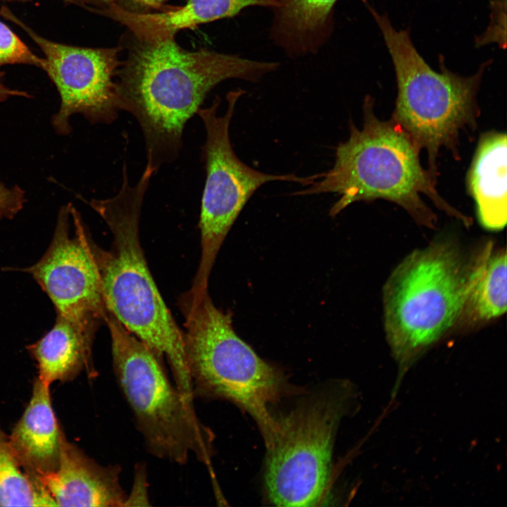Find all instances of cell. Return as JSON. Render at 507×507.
I'll use <instances>...</instances> for the list:
<instances>
[{"instance_id":"cell-12","label":"cell","mask_w":507,"mask_h":507,"mask_svg":"<svg viewBox=\"0 0 507 507\" xmlns=\"http://www.w3.org/2000/svg\"><path fill=\"white\" fill-rule=\"evenodd\" d=\"M118 465H102L63 435L56 470L39 478L56 506L121 507L127 495Z\"/></svg>"},{"instance_id":"cell-10","label":"cell","mask_w":507,"mask_h":507,"mask_svg":"<svg viewBox=\"0 0 507 507\" xmlns=\"http://www.w3.org/2000/svg\"><path fill=\"white\" fill-rule=\"evenodd\" d=\"M2 14L18 25L44 54L46 73L61 99L51 123L59 134L71 131L70 118L79 113L91 124H111L118 117V48H87L50 41L35 32L8 10Z\"/></svg>"},{"instance_id":"cell-11","label":"cell","mask_w":507,"mask_h":507,"mask_svg":"<svg viewBox=\"0 0 507 507\" xmlns=\"http://www.w3.org/2000/svg\"><path fill=\"white\" fill-rule=\"evenodd\" d=\"M52 302L56 315L95 330L106 318L97 265L77 211L68 204L58 215L51 243L41 258L22 269Z\"/></svg>"},{"instance_id":"cell-14","label":"cell","mask_w":507,"mask_h":507,"mask_svg":"<svg viewBox=\"0 0 507 507\" xmlns=\"http://www.w3.org/2000/svg\"><path fill=\"white\" fill-rule=\"evenodd\" d=\"M269 35L290 58L317 54L331 39L339 0H275Z\"/></svg>"},{"instance_id":"cell-16","label":"cell","mask_w":507,"mask_h":507,"mask_svg":"<svg viewBox=\"0 0 507 507\" xmlns=\"http://www.w3.org/2000/svg\"><path fill=\"white\" fill-rule=\"evenodd\" d=\"M506 134H483L467 177L480 225L488 231L502 230L507 221Z\"/></svg>"},{"instance_id":"cell-21","label":"cell","mask_w":507,"mask_h":507,"mask_svg":"<svg viewBox=\"0 0 507 507\" xmlns=\"http://www.w3.org/2000/svg\"><path fill=\"white\" fill-rule=\"evenodd\" d=\"M25 192L19 186L7 187L0 182V218L13 219L23 208Z\"/></svg>"},{"instance_id":"cell-4","label":"cell","mask_w":507,"mask_h":507,"mask_svg":"<svg viewBox=\"0 0 507 507\" xmlns=\"http://www.w3.org/2000/svg\"><path fill=\"white\" fill-rule=\"evenodd\" d=\"M180 303L194 397L228 401L247 412L270 449L279 424L268 406L285 394L282 373L237 334L231 313L218 308L208 292L199 296L187 292Z\"/></svg>"},{"instance_id":"cell-3","label":"cell","mask_w":507,"mask_h":507,"mask_svg":"<svg viewBox=\"0 0 507 507\" xmlns=\"http://www.w3.org/2000/svg\"><path fill=\"white\" fill-rule=\"evenodd\" d=\"M373 99L363 104V126L351 120L349 139L336 147L335 162L305 189L292 195L336 193L339 199L330 210L334 217L352 203L377 199L403 208L419 225L434 228L437 217L421 199L428 196L439 208L467 227L471 219L451 206L435 189L436 176L423 168L420 149L392 119L381 120L373 111Z\"/></svg>"},{"instance_id":"cell-15","label":"cell","mask_w":507,"mask_h":507,"mask_svg":"<svg viewBox=\"0 0 507 507\" xmlns=\"http://www.w3.org/2000/svg\"><path fill=\"white\" fill-rule=\"evenodd\" d=\"M275 5V0H187L182 6L161 13L132 11L115 4L103 13L126 26L135 38L151 39L175 37L180 30L231 18L249 7L271 10Z\"/></svg>"},{"instance_id":"cell-6","label":"cell","mask_w":507,"mask_h":507,"mask_svg":"<svg viewBox=\"0 0 507 507\" xmlns=\"http://www.w3.org/2000/svg\"><path fill=\"white\" fill-rule=\"evenodd\" d=\"M377 23L394 65L398 94L392 119L427 152L429 170L437 175L441 148L458 158L462 130H474L479 115L477 94L491 60L470 76L449 70L440 58V72L427 63L415 49L409 30H398L385 14L365 3Z\"/></svg>"},{"instance_id":"cell-13","label":"cell","mask_w":507,"mask_h":507,"mask_svg":"<svg viewBox=\"0 0 507 507\" xmlns=\"http://www.w3.org/2000/svg\"><path fill=\"white\" fill-rule=\"evenodd\" d=\"M49 387L35 379L30 402L8 436L21 466L37 480L57 468L64 435L53 410Z\"/></svg>"},{"instance_id":"cell-2","label":"cell","mask_w":507,"mask_h":507,"mask_svg":"<svg viewBox=\"0 0 507 507\" xmlns=\"http://www.w3.org/2000/svg\"><path fill=\"white\" fill-rule=\"evenodd\" d=\"M153 174L146 165L139 181L132 185L124 163L118 192L112 197L89 202L113 237L109 251L101 249L92 241L91 249L108 311L158 357L167 359L175 384L192 400L183 333L157 289L139 241L142 208Z\"/></svg>"},{"instance_id":"cell-5","label":"cell","mask_w":507,"mask_h":507,"mask_svg":"<svg viewBox=\"0 0 507 507\" xmlns=\"http://www.w3.org/2000/svg\"><path fill=\"white\" fill-rule=\"evenodd\" d=\"M470 258L450 239L409 254L383 287V321L392 354L403 375L458 322Z\"/></svg>"},{"instance_id":"cell-1","label":"cell","mask_w":507,"mask_h":507,"mask_svg":"<svg viewBox=\"0 0 507 507\" xmlns=\"http://www.w3.org/2000/svg\"><path fill=\"white\" fill-rule=\"evenodd\" d=\"M280 65L204 49L188 51L175 37L136 38L116 73L118 107L138 122L146 165L156 173L178 157L187 123L215 86L230 79L258 82Z\"/></svg>"},{"instance_id":"cell-20","label":"cell","mask_w":507,"mask_h":507,"mask_svg":"<svg viewBox=\"0 0 507 507\" xmlns=\"http://www.w3.org/2000/svg\"><path fill=\"white\" fill-rule=\"evenodd\" d=\"M18 63L35 65L44 70L46 60L35 54L8 26L0 21V82L4 75L1 68Z\"/></svg>"},{"instance_id":"cell-18","label":"cell","mask_w":507,"mask_h":507,"mask_svg":"<svg viewBox=\"0 0 507 507\" xmlns=\"http://www.w3.org/2000/svg\"><path fill=\"white\" fill-rule=\"evenodd\" d=\"M506 251L488 242L470 258L465 299L456 327H474L505 313Z\"/></svg>"},{"instance_id":"cell-23","label":"cell","mask_w":507,"mask_h":507,"mask_svg":"<svg viewBox=\"0 0 507 507\" xmlns=\"http://www.w3.org/2000/svg\"><path fill=\"white\" fill-rule=\"evenodd\" d=\"M145 5L146 6H150L153 8H158L162 3L166 0H132Z\"/></svg>"},{"instance_id":"cell-17","label":"cell","mask_w":507,"mask_h":507,"mask_svg":"<svg viewBox=\"0 0 507 507\" xmlns=\"http://www.w3.org/2000/svg\"><path fill=\"white\" fill-rule=\"evenodd\" d=\"M94 330L56 315L51 330L27 350L36 361L38 378L48 385L73 380L84 371L96 375L92 358Z\"/></svg>"},{"instance_id":"cell-8","label":"cell","mask_w":507,"mask_h":507,"mask_svg":"<svg viewBox=\"0 0 507 507\" xmlns=\"http://www.w3.org/2000/svg\"><path fill=\"white\" fill-rule=\"evenodd\" d=\"M353 393L339 384L314 394L277 419L279 432L268 450L264 480L277 506H313L326 489L334 436Z\"/></svg>"},{"instance_id":"cell-7","label":"cell","mask_w":507,"mask_h":507,"mask_svg":"<svg viewBox=\"0 0 507 507\" xmlns=\"http://www.w3.org/2000/svg\"><path fill=\"white\" fill-rule=\"evenodd\" d=\"M113 366L118 386L148 451L180 465L192 455L208 465L213 436L193 401L172 384L158 356L108 311Z\"/></svg>"},{"instance_id":"cell-9","label":"cell","mask_w":507,"mask_h":507,"mask_svg":"<svg viewBox=\"0 0 507 507\" xmlns=\"http://www.w3.org/2000/svg\"><path fill=\"white\" fill-rule=\"evenodd\" d=\"M244 93L240 89L227 93V107L223 115L217 114L221 102L219 96L209 107H201L196 112L204 123L206 137L201 147L206 170L199 223L201 254L189 290L194 294L208 292L210 274L221 245L245 204L258 188L273 181L292 182L308 187L323 175V173L307 177L265 173L249 167L237 157L231 144L229 130L235 106Z\"/></svg>"},{"instance_id":"cell-22","label":"cell","mask_w":507,"mask_h":507,"mask_svg":"<svg viewBox=\"0 0 507 507\" xmlns=\"http://www.w3.org/2000/svg\"><path fill=\"white\" fill-rule=\"evenodd\" d=\"M15 96L30 97V94L26 92L10 89L0 82V101H4L9 97Z\"/></svg>"},{"instance_id":"cell-19","label":"cell","mask_w":507,"mask_h":507,"mask_svg":"<svg viewBox=\"0 0 507 507\" xmlns=\"http://www.w3.org/2000/svg\"><path fill=\"white\" fill-rule=\"evenodd\" d=\"M56 506L53 499L39 480L24 470L0 425V506Z\"/></svg>"}]
</instances>
